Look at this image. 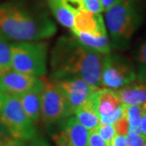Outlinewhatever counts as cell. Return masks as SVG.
<instances>
[{
    "label": "cell",
    "instance_id": "14",
    "mask_svg": "<svg viewBox=\"0 0 146 146\" xmlns=\"http://www.w3.org/2000/svg\"><path fill=\"white\" fill-rule=\"evenodd\" d=\"M122 105L115 90L99 88L98 90V117L106 116L113 113Z\"/></svg>",
    "mask_w": 146,
    "mask_h": 146
},
{
    "label": "cell",
    "instance_id": "31",
    "mask_svg": "<svg viewBox=\"0 0 146 146\" xmlns=\"http://www.w3.org/2000/svg\"><path fill=\"white\" fill-rule=\"evenodd\" d=\"M119 0H101L102 4V7H103V11H106L108 10L110 7H111L113 5H115L116 3H118Z\"/></svg>",
    "mask_w": 146,
    "mask_h": 146
},
{
    "label": "cell",
    "instance_id": "1",
    "mask_svg": "<svg viewBox=\"0 0 146 146\" xmlns=\"http://www.w3.org/2000/svg\"><path fill=\"white\" fill-rule=\"evenodd\" d=\"M104 56V54L84 46L75 36H62L51 53L52 80L79 78L94 89H99Z\"/></svg>",
    "mask_w": 146,
    "mask_h": 146
},
{
    "label": "cell",
    "instance_id": "23",
    "mask_svg": "<svg viewBox=\"0 0 146 146\" xmlns=\"http://www.w3.org/2000/svg\"><path fill=\"white\" fill-rule=\"evenodd\" d=\"M83 10L94 13H102L103 11L101 0H80Z\"/></svg>",
    "mask_w": 146,
    "mask_h": 146
},
{
    "label": "cell",
    "instance_id": "29",
    "mask_svg": "<svg viewBox=\"0 0 146 146\" xmlns=\"http://www.w3.org/2000/svg\"><path fill=\"white\" fill-rule=\"evenodd\" d=\"M139 128L141 133L146 136V108H144V110H143Z\"/></svg>",
    "mask_w": 146,
    "mask_h": 146
},
{
    "label": "cell",
    "instance_id": "12",
    "mask_svg": "<svg viewBox=\"0 0 146 146\" xmlns=\"http://www.w3.org/2000/svg\"><path fill=\"white\" fill-rule=\"evenodd\" d=\"M98 90H94L82 104L75 110L76 118L79 123L89 131L98 127L99 117L98 114Z\"/></svg>",
    "mask_w": 146,
    "mask_h": 146
},
{
    "label": "cell",
    "instance_id": "36",
    "mask_svg": "<svg viewBox=\"0 0 146 146\" xmlns=\"http://www.w3.org/2000/svg\"><path fill=\"white\" fill-rule=\"evenodd\" d=\"M106 146H112V145H106Z\"/></svg>",
    "mask_w": 146,
    "mask_h": 146
},
{
    "label": "cell",
    "instance_id": "2",
    "mask_svg": "<svg viewBox=\"0 0 146 146\" xmlns=\"http://www.w3.org/2000/svg\"><path fill=\"white\" fill-rule=\"evenodd\" d=\"M0 30L17 42H37L54 35L56 26L44 13L15 4L0 6Z\"/></svg>",
    "mask_w": 146,
    "mask_h": 146
},
{
    "label": "cell",
    "instance_id": "17",
    "mask_svg": "<svg viewBox=\"0 0 146 146\" xmlns=\"http://www.w3.org/2000/svg\"><path fill=\"white\" fill-rule=\"evenodd\" d=\"M48 4L53 15L63 26L72 29L74 27V14L63 4L62 0H48Z\"/></svg>",
    "mask_w": 146,
    "mask_h": 146
},
{
    "label": "cell",
    "instance_id": "33",
    "mask_svg": "<svg viewBox=\"0 0 146 146\" xmlns=\"http://www.w3.org/2000/svg\"><path fill=\"white\" fill-rule=\"evenodd\" d=\"M6 94L7 93H0V113H1V110H2V108H3V102H4V99H5Z\"/></svg>",
    "mask_w": 146,
    "mask_h": 146
},
{
    "label": "cell",
    "instance_id": "32",
    "mask_svg": "<svg viewBox=\"0 0 146 146\" xmlns=\"http://www.w3.org/2000/svg\"><path fill=\"white\" fill-rule=\"evenodd\" d=\"M32 141L33 142L29 146H50L44 139H41V138L40 139L35 138L33 141Z\"/></svg>",
    "mask_w": 146,
    "mask_h": 146
},
{
    "label": "cell",
    "instance_id": "3",
    "mask_svg": "<svg viewBox=\"0 0 146 146\" xmlns=\"http://www.w3.org/2000/svg\"><path fill=\"white\" fill-rule=\"evenodd\" d=\"M105 24L112 46L127 48L131 39L144 21V10L140 0H119L106 11Z\"/></svg>",
    "mask_w": 146,
    "mask_h": 146
},
{
    "label": "cell",
    "instance_id": "22",
    "mask_svg": "<svg viewBox=\"0 0 146 146\" xmlns=\"http://www.w3.org/2000/svg\"><path fill=\"white\" fill-rule=\"evenodd\" d=\"M125 139L126 146H143L146 142V136L140 132L129 131Z\"/></svg>",
    "mask_w": 146,
    "mask_h": 146
},
{
    "label": "cell",
    "instance_id": "35",
    "mask_svg": "<svg viewBox=\"0 0 146 146\" xmlns=\"http://www.w3.org/2000/svg\"><path fill=\"white\" fill-rule=\"evenodd\" d=\"M143 146H146V142L145 143V144H144V145H143Z\"/></svg>",
    "mask_w": 146,
    "mask_h": 146
},
{
    "label": "cell",
    "instance_id": "34",
    "mask_svg": "<svg viewBox=\"0 0 146 146\" xmlns=\"http://www.w3.org/2000/svg\"><path fill=\"white\" fill-rule=\"evenodd\" d=\"M3 87H2V83H1V80H0V93H3ZM4 93V92H3Z\"/></svg>",
    "mask_w": 146,
    "mask_h": 146
},
{
    "label": "cell",
    "instance_id": "6",
    "mask_svg": "<svg viewBox=\"0 0 146 146\" xmlns=\"http://www.w3.org/2000/svg\"><path fill=\"white\" fill-rule=\"evenodd\" d=\"M136 80V67L130 59L115 54H105L102 71V87L117 90Z\"/></svg>",
    "mask_w": 146,
    "mask_h": 146
},
{
    "label": "cell",
    "instance_id": "5",
    "mask_svg": "<svg viewBox=\"0 0 146 146\" xmlns=\"http://www.w3.org/2000/svg\"><path fill=\"white\" fill-rule=\"evenodd\" d=\"M0 119L13 139L28 141L36 138V128L25 114L18 96L6 94Z\"/></svg>",
    "mask_w": 146,
    "mask_h": 146
},
{
    "label": "cell",
    "instance_id": "26",
    "mask_svg": "<svg viewBox=\"0 0 146 146\" xmlns=\"http://www.w3.org/2000/svg\"><path fill=\"white\" fill-rule=\"evenodd\" d=\"M89 146H106L105 141L100 136L98 127L89 131Z\"/></svg>",
    "mask_w": 146,
    "mask_h": 146
},
{
    "label": "cell",
    "instance_id": "7",
    "mask_svg": "<svg viewBox=\"0 0 146 146\" xmlns=\"http://www.w3.org/2000/svg\"><path fill=\"white\" fill-rule=\"evenodd\" d=\"M72 115L67 101L54 81L45 84L42 91L41 117L47 124H53Z\"/></svg>",
    "mask_w": 146,
    "mask_h": 146
},
{
    "label": "cell",
    "instance_id": "30",
    "mask_svg": "<svg viewBox=\"0 0 146 146\" xmlns=\"http://www.w3.org/2000/svg\"><path fill=\"white\" fill-rule=\"evenodd\" d=\"M112 146H126L125 136L116 135L112 142Z\"/></svg>",
    "mask_w": 146,
    "mask_h": 146
},
{
    "label": "cell",
    "instance_id": "4",
    "mask_svg": "<svg viewBox=\"0 0 146 146\" xmlns=\"http://www.w3.org/2000/svg\"><path fill=\"white\" fill-rule=\"evenodd\" d=\"M45 42H21L11 45V69L37 77L46 74L47 49Z\"/></svg>",
    "mask_w": 146,
    "mask_h": 146
},
{
    "label": "cell",
    "instance_id": "16",
    "mask_svg": "<svg viewBox=\"0 0 146 146\" xmlns=\"http://www.w3.org/2000/svg\"><path fill=\"white\" fill-rule=\"evenodd\" d=\"M73 35L78 39L79 42L82 45L90 50H93L94 51L104 54L110 53L111 44L110 42L108 35L102 36H94L80 32L73 33Z\"/></svg>",
    "mask_w": 146,
    "mask_h": 146
},
{
    "label": "cell",
    "instance_id": "27",
    "mask_svg": "<svg viewBox=\"0 0 146 146\" xmlns=\"http://www.w3.org/2000/svg\"><path fill=\"white\" fill-rule=\"evenodd\" d=\"M11 138H12V137L10 136L6 126L3 124L2 120L0 119V144L10 140Z\"/></svg>",
    "mask_w": 146,
    "mask_h": 146
},
{
    "label": "cell",
    "instance_id": "28",
    "mask_svg": "<svg viewBox=\"0 0 146 146\" xmlns=\"http://www.w3.org/2000/svg\"><path fill=\"white\" fill-rule=\"evenodd\" d=\"M0 146H26L25 144V141L16 140L13 138H11L10 140L5 141L2 144H0Z\"/></svg>",
    "mask_w": 146,
    "mask_h": 146
},
{
    "label": "cell",
    "instance_id": "18",
    "mask_svg": "<svg viewBox=\"0 0 146 146\" xmlns=\"http://www.w3.org/2000/svg\"><path fill=\"white\" fill-rule=\"evenodd\" d=\"M123 115L127 119L129 123V131L141 133L139 126H140L144 108L140 106H127L124 104H123Z\"/></svg>",
    "mask_w": 146,
    "mask_h": 146
},
{
    "label": "cell",
    "instance_id": "11",
    "mask_svg": "<svg viewBox=\"0 0 146 146\" xmlns=\"http://www.w3.org/2000/svg\"><path fill=\"white\" fill-rule=\"evenodd\" d=\"M72 32L84 33L94 36L108 35L106 24L101 13L81 10L74 15V27Z\"/></svg>",
    "mask_w": 146,
    "mask_h": 146
},
{
    "label": "cell",
    "instance_id": "10",
    "mask_svg": "<svg viewBox=\"0 0 146 146\" xmlns=\"http://www.w3.org/2000/svg\"><path fill=\"white\" fill-rule=\"evenodd\" d=\"M53 81L55 82L58 88L64 96L72 115L76 108L96 90L83 80L79 78L62 79Z\"/></svg>",
    "mask_w": 146,
    "mask_h": 146
},
{
    "label": "cell",
    "instance_id": "37",
    "mask_svg": "<svg viewBox=\"0 0 146 146\" xmlns=\"http://www.w3.org/2000/svg\"><path fill=\"white\" fill-rule=\"evenodd\" d=\"M88 146H89V145H88Z\"/></svg>",
    "mask_w": 146,
    "mask_h": 146
},
{
    "label": "cell",
    "instance_id": "9",
    "mask_svg": "<svg viewBox=\"0 0 146 146\" xmlns=\"http://www.w3.org/2000/svg\"><path fill=\"white\" fill-rule=\"evenodd\" d=\"M59 131L53 136L57 146H88L89 131L79 123L76 117L60 120Z\"/></svg>",
    "mask_w": 146,
    "mask_h": 146
},
{
    "label": "cell",
    "instance_id": "15",
    "mask_svg": "<svg viewBox=\"0 0 146 146\" xmlns=\"http://www.w3.org/2000/svg\"><path fill=\"white\" fill-rule=\"evenodd\" d=\"M27 116L34 123L41 117L42 91H29L18 96Z\"/></svg>",
    "mask_w": 146,
    "mask_h": 146
},
{
    "label": "cell",
    "instance_id": "24",
    "mask_svg": "<svg viewBox=\"0 0 146 146\" xmlns=\"http://www.w3.org/2000/svg\"><path fill=\"white\" fill-rule=\"evenodd\" d=\"M113 125L115 127L116 135L126 136L128 134V132H129V123H128L127 119L126 118L125 115H123V113L122 117H120Z\"/></svg>",
    "mask_w": 146,
    "mask_h": 146
},
{
    "label": "cell",
    "instance_id": "21",
    "mask_svg": "<svg viewBox=\"0 0 146 146\" xmlns=\"http://www.w3.org/2000/svg\"><path fill=\"white\" fill-rule=\"evenodd\" d=\"M98 131L100 136L105 141L106 145H112L113 140L116 136V132L113 124H103L99 123L98 126Z\"/></svg>",
    "mask_w": 146,
    "mask_h": 146
},
{
    "label": "cell",
    "instance_id": "8",
    "mask_svg": "<svg viewBox=\"0 0 146 146\" xmlns=\"http://www.w3.org/2000/svg\"><path fill=\"white\" fill-rule=\"evenodd\" d=\"M0 80L3 92L16 96L29 91H42L46 84L37 76L12 69L1 73Z\"/></svg>",
    "mask_w": 146,
    "mask_h": 146
},
{
    "label": "cell",
    "instance_id": "13",
    "mask_svg": "<svg viewBox=\"0 0 146 146\" xmlns=\"http://www.w3.org/2000/svg\"><path fill=\"white\" fill-rule=\"evenodd\" d=\"M122 104L140 106L146 108V84L134 80L123 88L115 90Z\"/></svg>",
    "mask_w": 146,
    "mask_h": 146
},
{
    "label": "cell",
    "instance_id": "25",
    "mask_svg": "<svg viewBox=\"0 0 146 146\" xmlns=\"http://www.w3.org/2000/svg\"><path fill=\"white\" fill-rule=\"evenodd\" d=\"M123 113V106L122 104L110 115L99 117V123L103 124H114L120 117H122Z\"/></svg>",
    "mask_w": 146,
    "mask_h": 146
},
{
    "label": "cell",
    "instance_id": "19",
    "mask_svg": "<svg viewBox=\"0 0 146 146\" xmlns=\"http://www.w3.org/2000/svg\"><path fill=\"white\" fill-rule=\"evenodd\" d=\"M0 30V74L11 69V44Z\"/></svg>",
    "mask_w": 146,
    "mask_h": 146
},
{
    "label": "cell",
    "instance_id": "20",
    "mask_svg": "<svg viewBox=\"0 0 146 146\" xmlns=\"http://www.w3.org/2000/svg\"><path fill=\"white\" fill-rule=\"evenodd\" d=\"M136 80L146 84V39L136 53Z\"/></svg>",
    "mask_w": 146,
    "mask_h": 146
}]
</instances>
